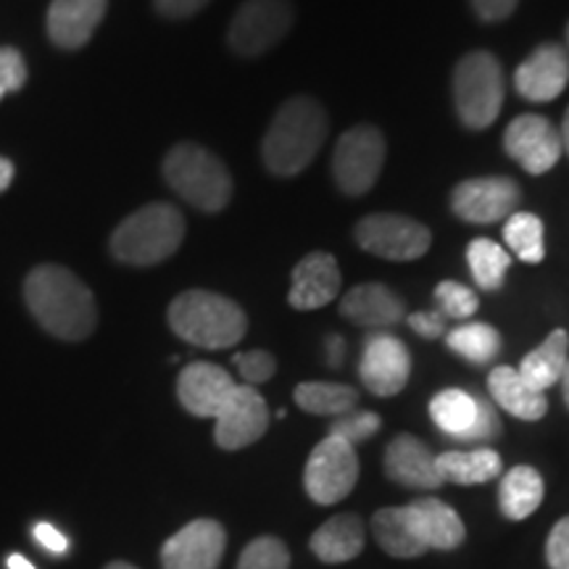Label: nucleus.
<instances>
[{"mask_svg": "<svg viewBox=\"0 0 569 569\" xmlns=\"http://www.w3.org/2000/svg\"><path fill=\"white\" fill-rule=\"evenodd\" d=\"M24 298L38 325L56 338L84 340L96 330V298L67 267H34L24 282Z\"/></svg>", "mask_w": 569, "mask_h": 569, "instance_id": "1", "label": "nucleus"}, {"mask_svg": "<svg viewBox=\"0 0 569 569\" xmlns=\"http://www.w3.org/2000/svg\"><path fill=\"white\" fill-rule=\"evenodd\" d=\"M327 111L311 96H293L277 109L261 142V159L274 177H296L322 151Z\"/></svg>", "mask_w": 569, "mask_h": 569, "instance_id": "2", "label": "nucleus"}, {"mask_svg": "<svg viewBox=\"0 0 569 569\" xmlns=\"http://www.w3.org/2000/svg\"><path fill=\"white\" fill-rule=\"evenodd\" d=\"M169 327L177 338L198 348H232L246 338L248 317L227 296L184 290L169 306Z\"/></svg>", "mask_w": 569, "mask_h": 569, "instance_id": "3", "label": "nucleus"}, {"mask_svg": "<svg viewBox=\"0 0 569 569\" xmlns=\"http://www.w3.org/2000/svg\"><path fill=\"white\" fill-rule=\"evenodd\" d=\"M184 217L172 203H148L124 219L111 234V256L130 267H153L180 251Z\"/></svg>", "mask_w": 569, "mask_h": 569, "instance_id": "4", "label": "nucleus"}, {"mask_svg": "<svg viewBox=\"0 0 569 569\" xmlns=\"http://www.w3.org/2000/svg\"><path fill=\"white\" fill-rule=\"evenodd\" d=\"M163 180L182 201L206 213L222 211L232 201V177L224 161L196 142H180L163 159Z\"/></svg>", "mask_w": 569, "mask_h": 569, "instance_id": "5", "label": "nucleus"}, {"mask_svg": "<svg viewBox=\"0 0 569 569\" xmlns=\"http://www.w3.org/2000/svg\"><path fill=\"white\" fill-rule=\"evenodd\" d=\"M453 109L469 130H486L498 119L507 96L503 69L490 51H472L461 56L451 80Z\"/></svg>", "mask_w": 569, "mask_h": 569, "instance_id": "6", "label": "nucleus"}, {"mask_svg": "<svg viewBox=\"0 0 569 569\" xmlns=\"http://www.w3.org/2000/svg\"><path fill=\"white\" fill-rule=\"evenodd\" d=\"M388 146L382 132L372 124H359L348 130L338 140L336 153H332V177L340 193L365 196L380 180L382 167H386Z\"/></svg>", "mask_w": 569, "mask_h": 569, "instance_id": "7", "label": "nucleus"}, {"mask_svg": "<svg viewBox=\"0 0 569 569\" xmlns=\"http://www.w3.org/2000/svg\"><path fill=\"white\" fill-rule=\"evenodd\" d=\"M296 21L290 0H246L230 21L227 42L243 59H256L284 40Z\"/></svg>", "mask_w": 569, "mask_h": 569, "instance_id": "8", "label": "nucleus"}, {"mask_svg": "<svg viewBox=\"0 0 569 569\" xmlns=\"http://www.w3.org/2000/svg\"><path fill=\"white\" fill-rule=\"evenodd\" d=\"M359 480V457L356 448L343 438L327 436L317 443L303 469L306 493L319 507L343 501Z\"/></svg>", "mask_w": 569, "mask_h": 569, "instance_id": "9", "label": "nucleus"}, {"mask_svg": "<svg viewBox=\"0 0 569 569\" xmlns=\"http://www.w3.org/2000/svg\"><path fill=\"white\" fill-rule=\"evenodd\" d=\"M353 238L361 251L388 261H415L432 243L430 230L403 213H369L356 224Z\"/></svg>", "mask_w": 569, "mask_h": 569, "instance_id": "10", "label": "nucleus"}, {"mask_svg": "<svg viewBox=\"0 0 569 569\" xmlns=\"http://www.w3.org/2000/svg\"><path fill=\"white\" fill-rule=\"evenodd\" d=\"M519 198L522 190L511 177H475L453 188L451 209L461 222L496 224L517 211Z\"/></svg>", "mask_w": 569, "mask_h": 569, "instance_id": "11", "label": "nucleus"}, {"mask_svg": "<svg viewBox=\"0 0 569 569\" xmlns=\"http://www.w3.org/2000/svg\"><path fill=\"white\" fill-rule=\"evenodd\" d=\"M503 151L528 174H546L561 159L559 130L540 113H522L511 119L503 132Z\"/></svg>", "mask_w": 569, "mask_h": 569, "instance_id": "12", "label": "nucleus"}, {"mask_svg": "<svg viewBox=\"0 0 569 569\" xmlns=\"http://www.w3.org/2000/svg\"><path fill=\"white\" fill-rule=\"evenodd\" d=\"M411 375V353L403 340L390 332H372L359 361V377L369 393L390 398L407 388Z\"/></svg>", "mask_w": 569, "mask_h": 569, "instance_id": "13", "label": "nucleus"}, {"mask_svg": "<svg viewBox=\"0 0 569 569\" xmlns=\"http://www.w3.org/2000/svg\"><path fill=\"white\" fill-rule=\"evenodd\" d=\"M213 419H217V427H213L217 446L224 448V451H240V448L256 443L267 432L269 407L259 390L251 386H238Z\"/></svg>", "mask_w": 569, "mask_h": 569, "instance_id": "14", "label": "nucleus"}, {"mask_svg": "<svg viewBox=\"0 0 569 569\" xmlns=\"http://www.w3.org/2000/svg\"><path fill=\"white\" fill-rule=\"evenodd\" d=\"M227 532L217 519H196L163 543V569H219L224 557Z\"/></svg>", "mask_w": 569, "mask_h": 569, "instance_id": "15", "label": "nucleus"}, {"mask_svg": "<svg viewBox=\"0 0 569 569\" xmlns=\"http://www.w3.org/2000/svg\"><path fill=\"white\" fill-rule=\"evenodd\" d=\"M569 82V53L557 42H543L515 71V88L525 101L549 103Z\"/></svg>", "mask_w": 569, "mask_h": 569, "instance_id": "16", "label": "nucleus"}, {"mask_svg": "<svg viewBox=\"0 0 569 569\" xmlns=\"http://www.w3.org/2000/svg\"><path fill=\"white\" fill-rule=\"evenodd\" d=\"M238 382L227 369L211 361H193L180 372L177 398L193 417H217Z\"/></svg>", "mask_w": 569, "mask_h": 569, "instance_id": "17", "label": "nucleus"}, {"mask_svg": "<svg viewBox=\"0 0 569 569\" xmlns=\"http://www.w3.org/2000/svg\"><path fill=\"white\" fill-rule=\"evenodd\" d=\"M340 293V267L336 256L315 251L303 256L293 267V282H290L288 303L298 311L322 309L336 301Z\"/></svg>", "mask_w": 569, "mask_h": 569, "instance_id": "18", "label": "nucleus"}, {"mask_svg": "<svg viewBox=\"0 0 569 569\" xmlns=\"http://www.w3.org/2000/svg\"><path fill=\"white\" fill-rule=\"evenodd\" d=\"M340 315L348 322L365 327V330H390L407 319V303L401 296H396L388 284L382 282H365L348 290L340 301Z\"/></svg>", "mask_w": 569, "mask_h": 569, "instance_id": "19", "label": "nucleus"}, {"mask_svg": "<svg viewBox=\"0 0 569 569\" xmlns=\"http://www.w3.org/2000/svg\"><path fill=\"white\" fill-rule=\"evenodd\" d=\"M382 469L398 486L436 490L443 486L436 467V453L415 436H396L386 448Z\"/></svg>", "mask_w": 569, "mask_h": 569, "instance_id": "20", "label": "nucleus"}, {"mask_svg": "<svg viewBox=\"0 0 569 569\" xmlns=\"http://www.w3.org/2000/svg\"><path fill=\"white\" fill-rule=\"evenodd\" d=\"M109 9V0H53L48 9V34L63 51L88 46Z\"/></svg>", "mask_w": 569, "mask_h": 569, "instance_id": "21", "label": "nucleus"}, {"mask_svg": "<svg viewBox=\"0 0 569 569\" xmlns=\"http://www.w3.org/2000/svg\"><path fill=\"white\" fill-rule=\"evenodd\" d=\"M407 511L419 540L425 543V549L453 551L465 543V522L440 498H417V501L407 503Z\"/></svg>", "mask_w": 569, "mask_h": 569, "instance_id": "22", "label": "nucleus"}, {"mask_svg": "<svg viewBox=\"0 0 569 569\" xmlns=\"http://www.w3.org/2000/svg\"><path fill=\"white\" fill-rule=\"evenodd\" d=\"M488 390L496 407H501L507 415L522 419V422H538L549 411L546 393H540L525 380L517 369L496 367L488 377Z\"/></svg>", "mask_w": 569, "mask_h": 569, "instance_id": "23", "label": "nucleus"}, {"mask_svg": "<svg viewBox=\"0 0 569 569\" xmlns=\"http://www.w3.org/2000/svg\"><path fill=\"white\" fill-rule=\"evenodd\" d=\"M311 551L325 565L351 561L365 551V522L356 515H336L311 536Z\"/></svg>", "mask_w": 569, "mask_h": 569, "instance_id": "24", "label": "nucleus"}, {"mask_svg": "<svg viewBox=\"0 0 569 569\" xmlns=\"http://www.w3.org/2000/svg\"><path fill=\"white\" fill-rule=\"evenodd\" d=\"M438 475L443 482L457 486H482L501 475V457L488 446L467 448V451H446L436 457Z\"/></svg>", "mask_w": 569, "mask_h": 569, "instance_id": "25", "label": "nucleus"}, {"mask_svg": "<svg viewBox=\"0 0 569 569\" xmlns=\"http://www.w3.org/2000/svg\"><path fill=\"white\" fill-rule=\"evenodd\" d=\"M543 501V478L528 465L511 467L498 486V507L507 519H528Z\"/></svg>", "mask_w": 569, "mask_h": 569, "instance_id": "26", "label": "nucleus"}, {"mask_svg": "<svg viewBox=\"0 0 569 569\" xmlns=\"http://www.w3.org/2000/svg\"><path fill=\"white\" fill-rule=\"evenodd\" d=\"M567 361H569V336L565 330H553L551 336L536 348V351L525 356L517 372L522 375L532 388L540 390V393H546V390L553 388L561 380Z\"/></svg>", "mask_w": 569, "mask_h": 569, "instance_id": "27", "label": "nucleus"}, {"mask_svg": "<svg viewBox=\"0 0 569 569\" xmlns=\"http://www.w3.org/2000/svg\"><path fill=\"white\" fill-rule=\"evenodd\" d=\"M372 532L377 546L396 559H415L427 551L415 525H411L407 507H388L377 511L372 517Z\"/></svg>", "mask_w": 569, "mask_h": 569, "instance_id": "28", "label": "nucleus"}, {"mask_svg": "<svg viewBox=\"0 0 569 569\" xmlns=\"http://www.w3.org/2000/svg\"><path fill=\"white\" fill-rule=\"evenodd\" d=\"M430 417L440 432L457 443L478 419V396L461 388H446L430 401Z\"/></svg>", "mask_w": 569, "mask_h": 569, "instance_id": "29", "label": "nucleus"}, {"mask_svg": "<svg viewBox=\"0 0 569 569\" xmlns=\"http://www.w3.org/2000/svg\"><path fill=\"white\" fill-rule=\"evenodd\" d=\"M293 398L298 407L317 417H340L359 407V390L340 382H301Z\"/></svg>", "mask_w": 569, "mask_h": 569, "instance_id": "30", "label": "nucleus"}, {"mask_svg": "<svg viewBox=\"0 0 569 569\" xmlns=\"http://www.w3.org/2000/svg\"><path fill=\"white\" fill-rule=\"evenodd\" d=\"M446 346L472 365H490L501 353V336L486 322H465L446 332Z\"/></svg>", "mask_w": 569, "mask_h": 569, "instance_id": "31", "label": "nucleus"}, {"mask_svg": "<svg viewBox=\"0 0 569 569\" xmlns=\"http://www.w3.org/2000/svg\"><path fill=\"white\" fill-rule=\"evenodd\" d=\"M467 264L469 272H472L475 284L488 290V293H496V290H501L503 280H507L511 259L507 248L498 246L496 240L478 238L467 248Z\"/></svg>", "mask_w": 569, "mask_h": 569, "instance_id": "32", "label": "nucleus"}, {"mask_svg": "<svg viewBox=\"0 0 569 569\" xmlns=\"http://www.w3.org/2000/svg\"><path fill=\"white\" fill-rule=\"evenodd\" d=\"M503 240H507L511 253H515L519 261H525V264H538V261H543V222H540V217H536V213H511L507 224H503Z\"/></svg>", "mask_w": 569, "mask_h": 569, "instance_id": "33", "label": "nucleus"}, {"mask_svg": "<svg viewBox=\"0 0 569 569\" xmlns=\"http://www.w3.org/2000/svg\"><path fill=\"white\" fill-rule=\"evenodd\" d=\"M238 569H290V551L280 538L261 536L240 553Z\"/></svg>", "mask_w": 569, "mask_h": 569, "instance_id": "34", "label": "nucleus"}, {"mask_svg": "<svg viewBox=\"0 0 569 569\" xmlns=\"http://www.w3.org/2000/svg\"><path fill=\"white\" fill-rule=\"evenodd\" d=\"M436 303H438L440 315H443L446 319H459V322L475 317V311H478V306H480L478 293L457 280L438 282Z\"/></svg>", "mask_w": 569, "mask_h": 569, "instance_id": "35", "label": "nucleus"}, {"mask_svg": "<svg viewBox=\"0 0 569 569\" xmlns=\"http://www.w3.org/2000/svg\"><path fill=\"white\" fill-rule=\"evenodd\" d=\"M380 417L375 415V411H348V415H340L332 419L330 425V436L336 438H343L346 443H351L353 448L359 443H365L375 436L377 430H380Z\"/></svg>", "mask_w": 569, "mask_h": 569, "instance_id": "36", "label": "nucleus"}, {"mask_svg": "<svg viewBox=\"0 0 569 569\" xmlns=\"http://www.w3.org/2000/svg\"><path fill=\"white\" fill-rule=\"evenodd\" d=\"M501 430L503 427H501V417H498L496 403L490 401V398L478 396V419H475V425L469 427V430L457 440V443L480 448L482 443H490V440H496L498 436H501Z\"/></svg>", "mask_w": 569, "mask_h": 569, "instance_id": "37", "label": "nucleus"}, {"mask_svg": "<svg viewBox=\"0 0 569 569\" xmlns=\"http://www.w3.org/2000/svg\"><path fill=\"white\" fill-rule=\"evenodd\" d=\"M234 367H238L240 377L246 380V386H261V382L272 380L277 372V361L269 351H246V353H234Z\"/></svg>", "mask_w": 569, "mask_h": 569, "instance_id": "38", "label": "nucleus"}, {"mask_svg": "<svg viewBox=\"0 0 569 569\" xmlns=\"http://www.w3.org/2000/svg\"><path fill=\"white\" fill-rule=\"evenodd\" d=\"M27 82V63L17 48H0V101Z\"/></svg>", "mask_w": 569, "mask_h": 569, "instance_id": "39", "label": "nucleus"}, {"mask_svg": "<svg viewBox=\"0 0 569 569\" xmlns=\"http://www.w3.org/2000/svg\"><path fill=\"white\" fill-rule=\"evenodd\" d=\"M546 559L551 569H569V517L553 525L549 543H546Z\"/></svg>", "mask_w": 569, "mask_h": 569, "instance_id": "40", "label": "nucleus"}, {"mask_svg": "<svg viewBox=\"0 0 569 569\" xmlns=\"http://www.w3.org/2000/svg\"><path fill=\"white\" fill-rule=\"evenodd\" d=\"M407 322H409V327L417 332L419 338L436 340V338H443L446 336V317L440 315L438 309L417 311V315H409L407 317Z\"/></svg>", "mask_w": 569, "mask_h": 569, "instance_id": "41", "label": "nucleus"}, {"mask_svg": "<svg viewBox=\"0 0 569 569\" xmlns=\"http://www.w3.org/2000/svg\"><path fill=\"white\" fill-rule=\"evenodd\" d=\"M469 3H472V11L478 13L480 21L493 24V21L509 19L517 11L519 0H469Z\"/></svg>", "mask_w": 569, "mask_h": 569, "instance_id": "42", "label": "nucleus"}, {"mask_svg": "<svg viewBox=\"0 0 569 569\" xmlns=\"http://www.w3.org/2000/svg\"><path fill=\"white\" fill-rule=\"evenodd\" d=\"M209 3L211 0H153L156 11L167 19H190Z\"/></svg>", "mask_w": 569, "mask_h": 569, "instance_id": "43", "label": "nucleus"}, {"mask_svg": "<svg viewBox=\"0 0 569 569\" xmlns=\"http://www.w3.org/2000/svg\"><path fill=\"white\" fill-rule=\"evenodd\" d=\"M34 538H38L40 543L53 553H63L69 549L67 536H63V532H59L53 528V525H48V522H40L38 528H34Z\"/></svg>", "mask_w": 569, "mask_h": 569, "instance_id": "44", "label": "nucleus"}, {"mask_svg": "<svg viewBox=\"0 0 569 569\" xmlns=\"http://www.w3.org/2000/svg\"><path fill=\"white\" fill-rule=\"evenodd\" d=\"M325 348H327V365H330V367L343 365V359H346V340L343 338L330 336V338H327Z\"/></svg>", "mask_w": 569, "mask_h": 569, "instance_id": "45", "label": "nucleus"}, {"mask_svg": "<svg viewBox=\"0 0 569 569\" xmlns=\"http://www.w3.org/2000/svg\"><path fill=\"white\" fill-rule=\"evenodd\" d=\"M11 180H13V163L9 159H3V156H0V193H3V190L9 188Z\"/></svg>", "mask_w": 569, "mask_h": 569, "instance_id": "46", "label": "nucleus"}, {"mask_svg": "<svg viewBox=\"0 0 569 569\" xmlns=\"http://www.w3.org/2000/svg\"><path fill=\"white\" fill-rule=\"evenodd\" d=\"M6 565H9V569H34V567H32V561L21 557V553H11L9 561H6Z\"/></svg>", "mask_w": 569, "mask_h": 569, "instance_id": "47", "label": "nucleus"}, {"mask_svg": "<svg viewBox=\"0 0 569 569\" xmlns=\"http://www.w3.org/2000/svg\"><path fill=\"white\" fill-rule=\"evenodd\" d=\"M559 138H561V151H567V156H569V109L565 111V122H561Z\"/></svg>", "mask_w": 569, "mask_h": 569, "instance_id": "48", "label": "nucleus"}, {"mask_svg": "<svg viewBox=\"0 0 569 569\" xmlns=\"http://www.w3.org/2000/svg\"><path fill=\"white\" fill-rule=\"evenodd\" d=\"M561 396H565V403H567V409H569V361H567V367H565V375H561Z\"/></svg>", "mask_w": 569, "mask_h": 569, "instance_id": "49", "label": "nucleus"}, {"mask_svg": "<svg viewBox=\"0 0 569 569\" xmlns=\"http://www.w3.org/2000/svg\"><path fill=\"white\" fill-rule=\"evenodd\" d=\"M106 569H138V567H132V565H127V561H111L109 567Z\"/></svg>", "mask_w": 569, "mask_h": 569, "instance_id": "50", "label": "nucleus"}, {"mask_svg": "<svg viewBox=\"0 0 569 569\" xmlns=\"http://www.w3.org/2000/svg\"><path fill=\"white\" fill-rule=\"evenodd\" d=\"M567 46H569V24H567Z\"/></svg>", "mask_w": 569, "mask_h": 569, "instance_id": "51", "label": "nucleus"}]
</instances>
